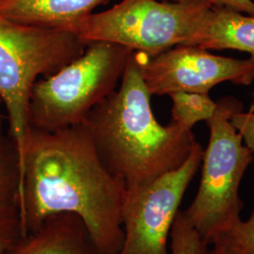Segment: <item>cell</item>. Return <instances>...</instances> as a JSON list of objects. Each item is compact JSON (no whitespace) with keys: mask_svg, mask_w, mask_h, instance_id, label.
Segmentation results:
<instances>
[{"mask_svg":"<svg viewBox=\"0 0 254 254\" xmlns=\"http://www.w3.org/2000/svg\"><path fill=\"white\" fill-rule=\"evenodd\" d=\"M18 206L23 235L50 216L81 218L100 254L123 243V182L103 163L84 125L57 131L28 127L20 157Z\"/></svg>","mask_w":254,"mask_h":254,"instance_id":"obj_1","label":"cell"},{"mask_svg":"<svg viewBox=\"0 0 254 254\" xmlns=\"http://www.w3.org/2000/svg\"><path fill=\"white\" fill-rule=\"evenodd\" d=\"M146 54L133 51L117 90L84 122L103 163L127 189L179 168L197 143L192 130L154 117L142 75Z\"/></svg>","mask_w":254,"mask_h":254,"instance_id":"obj_2","label":"cell"},{"mask_svg":"<svg viewBox=\"0 0 254 254\" xmlns=\"http://www.w3.org/2000/svg\"><path fill=\"white\" fill-rule=\"evenodd\" d=\"M133 51L91 42L77 59L37 80L28 106V127L57 131L83 125L92 109L116 91Z\"/></svg>","mask_w":254,"mask_h":254,"instance_id":"obj_3","label":"cell"},{"mask_svg":"<svg viewBox=\"0 0 254 254\" xmlns=\"http://www.w3.org/2000/svg\"><path fill=\"white\" fill-rule=\"evenodd\" d=\"M87 44L71 30L31 27L0 14V99L19 159L28 129V106L34 84L77 59Z\"/></svg>","mask_w":254,"mask_h":254,"instance_id":"obj_4","label":"cell"},{"mask_svg":"<svg viewBox=\"0 0 254 254\" xmlns=\"http://www.w3.org/2000/svg\"><path fill=\"white\" fill-rule=\"evenodd\" d=\"M217 104L215 114L206 121L210 136L201 159L200 187L190 207L182 211L207 245L240 218L243 202L239 188L254 159V153L231 123V116L242 111V104L233 97Z\"/></svg>","mask_w":254,"mask_h":254,"instance_id":"obj_5","label":"cell"},{"mask_svg":"<svg viewBox=\"0 0 254 254\" xmlns=\"http://www.w3.org/2000/svg\"><path fill=\"white\" fill-rule=\"evenodd\" d=\"M206 2L122 0L111 9L94 13L68 30L86 44L109 42L149 57L177 46H189L205 18Z\"/></svg>","mask_w":254,"mask_h":254,"instance_id":"obj_6","label":"cell"},{"mask_svg":"<svg viewBox=\"0 0 254 254\" xmlns=\"http://www.w3.org/2000/svg\"><path fill=\"white\" fill-rule=\"evenodd\" d=\"M202 154L197 142L176 170L145 185L126 189L121 212L123 243L116 254H170L168 240L173 222Z\"/></svg>","mask_w":254,"mask_h":254,"instance_id":"obj_7","label":"cell"},{"mask_svg":"<svg viewBox=\"0 0 254 254\" xmlns=\"http://www.w3.org/2000/svg\"><path fill=\"white\" fill-rule=\"evenodd\" d=\"M142 75L151 95L176 91L209 93L222 82L249 86L254 82V58L236 60L209 53L196 46H177L149 57L142 63Z\"/></svg>","mask_w":254,"mask_h":254,"instance_id":"obj_8","label":"cell"},{"mask_svg":"<svg viewBox=\"0 0 254 254\" xmlns=\"http://www.w3.org/2000/svg\"><path fill=\"white\" fill-rule=\"evenodd\" d=\"M2 254H100L81 218L57 214L27 233Z\"/></svg>","mask_w":254,"mask_h":254,"instance_id":"obj_9","label":"cell"},{"mask_svg":"<svg viewBox=\"0 0 254 254\" xmlns=\"http://www.w3.org/2000/svg\"><path fill=\"white\" fill-rule=\"evenodd\" d=\"M109 0H0V14L31 27L65 29Z\"/></svg>","mask_w":254,"mask_h":254,"instance_id":"obj_10","label":"cell"},{"mask_svg":"<svg viewBox=\"0 0 254 254\" xmlns=\"http://www.w3.org/2000/svg\"><path fill=\"white\" fill-rule=\"evenodd\" d=\"M189 46L239 50L254 58V15L212 6Z\"/></svg>","mask_w":254,"mask_h":254,"instance_id":"obj_11","label":"cell"},{"mask_svg":"<svg viewBox=\"0 0 254 254\" xmlns=\"http://www.w3.org/2000/svg\"><path fill=\"white\" fill-rule=\"evenodd\" d=\"M0 117V210L17 205L21 186L18 150Z\"/></svg>","mask_w":254,"mask_h":254,"instance_id":"obj_12","label":"cell"},{"mask_svg":"<svg viewBox=\"0 0 254 254\" xmlns=\"http://www.w3.org/2000/svg\"><path fill=\"white\" fill-rule=\"evenodd\" d=\"M173 101L172 121L182 127L192 130L200 121L211 118L218 108L208 93L176 91L169 95Z\"/></svg>","mask_w":254,"mask_h":254,"instance_id":"obj_13","label":"cell"},{"mask_svg":"<svg viewBox=\"0 0 254 254\" xmlns=\"http://www.w3.org/2000/svg\"><path fill=\"white\" fill-rule=\"evenodd\" d=\"M170 237L172 239L170 254H209L208 245L191 227L182 211H179L173 222Z\"/></svg>","mask_w":254,"mask_h":254,"instance_id":"obj_14","label":"cell"},{"mask_svg":"<svg viewBox=\"0 0 254 254\" xmlns=\"http://www.w3.org/2000/svg\"><path fill=\"white\" fill-rule=\"evenodd\" d=\"M215 242L225 246L233 254H254V204L248 220L237 219Z\"/></svg>","mask_w":254,"mask_h":254,"instance_id":"obj_15","label":"cell"},{"mask_svg":"<svg viewBox=\"0 0 254 254\" xmlns=\"http://www.w3.org/2000/svg\"><path fill=\"white\" fill-rule=\"evenodd\" d=\"M22 235L18 206L0 210V254L5 253Z\"/></svg>","mask_w":254,"mask_h":254,"instance_id":"obj_16","label":"cell"},{"mask_svg":"<svg viewBox=\"0 0 254 254\" xmlns=\"http://www.w3.org/2000/svg\"><path fill=\"white\" fill-rule=\"evenodd\" d=\"M231 123L241 134L244 144L254 153V112H236L231 116Z\"/></svg>","mask_w":254,"mask_h":254,"instance_id":"obj_17","label":"cell"},{"mask_svg":"<svg viewBox=\"0 0 254 254\" xmlns=\"http://www.w3.org/2000/svg\"><path fill=\"white\" fill-rule=\"evenodd\" d=\"M173 2H206L212 6L225 7L236 11L254 15V1L253 0H172Z\"/></svg>","mask_w":254,"mask_h":254,"instance_id":"obj_18","label":"cell"},{"mask_svg":"<svg viewBox=\"0 0 254 254\" xmlns=\"http://www.w3.org/2000/svg\"><path fill=\"white\" fill-rule=\"evenodd\" d=\"M212 245H213V249L209 251V254H233L225 246L222 245L221 243L215 242Z\"/></svg>","mask_w":254,"mask_h":254,"instance_id":"obj_19","label":"cell"},{"mask_svg":"<svg viewBox=\"0 0 254 254\" xmlns=\"http://www.w3.org/2000/svg\"><path fill=\"white\" fill-rule=\"evenodd\" d=\"M3 106V103H2V101L0 99V109H1V107ZM0 117H4L3 115H2V113H1V111H0Z\"/></svg>","mask_w":254,"mask_h":254,"instance_id":"obj_20","label":"cell"}]
</instances>
